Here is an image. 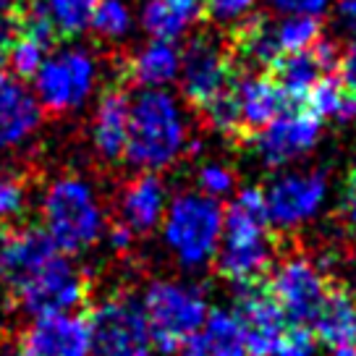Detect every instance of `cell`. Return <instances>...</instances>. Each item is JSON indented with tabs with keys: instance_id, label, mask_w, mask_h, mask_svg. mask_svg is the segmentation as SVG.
I'll return each instance as SVG.
<instances>
[{
	"instance_id": "d590c367",
	"label": "cell",
	"mask_w": 356,
	"mask_h": 356,
	"mask_svg": "<svg viewBox=\"0 0 356 356\" xmlns=\"http://www.w3.org/2000/svg\"><path fill=\"white\" fill-rule=\"evenodd\" d=\"M346 197L348 200H356V160L351 170H348V178H346Z\"/></svg>"
},
{
	"instance_id": "1f68e13d",
	"label": "cell",
	"mask_w": 356,
	"mask_h": 356,
	"mask_svg": "<svg viewBox=\"0 0 356 356\" xmlns=\"http://www.w3.org/2000/svg\"><path fill=\"white\" fill-rule=\"evenodd\" d=\"M22 37V24H19V16L16 11H6L0 13V68L8 66V58H11L13 47Z\"/></svg>"
},
{
	"instance_id": "ba28073f",
	"label": "cell",
	"mask_w": 356,
	"mask_h": 356,
	"mask_svg": "<svg viewBox=\"0 0 356 356\" xmlns=\"http://www.w3.org/2000/svg\"><path fill=\"white\" fill-rule=\"evenodd\" d=\"M267 286L286 314V323L312 327L317 312L323 307L325 293L330 289V280L325 278V273L312 259L293 254L280 259L270 270Z\"/></svg>"
},
{
	"instance_id": "4fadbf2b",
	"label": "cell",
	"mask_w": 356,
	"mask_h": 356,
	"mask_svg": "<svg viewBox=\"0 0 356 356\" xmlns=\"http://www.w3.org/2000/svg\"><path fill=\"white\" fill-rule=\"evenodd\" d=\"M265 204L270 222L280 228H296L312 220L327 200V176L323 170L286 173L267 184Z\"/></svg>"
},
{
	"instance_id": "d6986e66",
	"label": "cell",
	"mask_w": 356,
	"mask_h": 356,
	"mask_svg": "<svg viewBox=\"0 0 356 356\" xmlns=\"http://www.w3.org/2000/svg\"><path fill=\"white\" fill-rule=\"evenodd\" d=\"M129 92L123 84H113L100 95L97 113H95V147L105 160H121L126 155V142H129Z\"/></svg>"
},
{
	"instance_id": "3957f363",
	"label": "cell",
	"mask_w": 356,
	"mask_h": 356,
	"mask_svg": "<svg viewBox=\"0 0 356 356\" xmlns=\"http://www.w3.org/2000/svg\"><path fill=\"white\" fill-rule=\"evenodd\" d=\"M44 231L66 254L92 246L102 234V207L87 181L66 176L56 181L44 197Z\"/></svg>"
},
{
	"instance_id": "30bf717a",
	"label": "cell",
	"mask_w": 356,
	"mask_h": 356,
	"mask_svg": "<svg viewBox=\"0 0 356 356\" xmlns=\"http://www.w3.org/2000/svg\"><path fill=\"white\" fill-rule=\"evenodd\" d=\"M95 84V60L84 50H63L53 58H44L40 71L34 74V87L42 108L50 115L79 108L87 100Z\"/></svg>"
},
{
	"instance_id": "7c38bea8",
	"label": "cell",
	"mask_w": 356,
	"mask_h": 356,
	"mask_svg": "<svg viewBox=\"0 0 356 356\" xmlns=\"http://www.w3.org/2000/svg\"><path fill=\"white\" fill-rule=\"evenodd\" d=\"M320 131L323 121L304 105H296L267 123L265 129H259L254 136H249V145L254 147L265 165L278 168L307 155L320 142Z\"/></svg>"
},
{
	"instance_id": "4316f807",
	"label": "cell",
	"mask_w": 356,
	"mask_h": 356,
	"mask_svg": "<svg viewBox=\"0 0 356 356\" xmlns=\"http://www.w3.org/2000/svg\"><path fill=\"white\" fill-rule=\"evenodd\" d=\"M100 37L115 40L131 29V11L126 6V0H97V8L89 24Z\"/></svg>"
},
{
	"instance_id": "9c48e42d",
	"label": "cell",
	"mask_w": 356,
	"mask_h": 356,
	"mask_svg": "<svg viewBox=\"0 0 356 356\" xmlns=\"http://www.w3.org/2000/svg\"><path fill=\"white\" fill-rule=\"evenodd\" d=\"M89 341L95 356H129L149 341L145 307L134 296H115L87 309Z\"/></svg>"
},
{
	"instance_id": "cb8c5ba5",
	"label": "cell",
	"mask_w": 356,
	"mask_h": 356,
	"mask_svg": "<svg viewBox=\"0 0 356 356\" xmlns=\"http://www.w3.org/2000/svg\"><path fill=\"white\" fill-rule=\"evenodd\" d=\"M204 13V0H147L142 24L155 40L173 42Z\"/></svg>"
},
{
	"instance_id": "74e56055",
	"label": "cell",
	"mask_w": 356,
	"mask_h": 356,
	"mask_svg": "<svg viewBox=\"0 0 356 356\" xmlns=\"http://www.w3.org/2000/svg\"><path fill=\"white\" fill-rule=\"evenodd\" d=\"M13 3H16V0H0V13L11 11V8H13Z\"/></svg>"
},
{
	"instance_id": "5b68a950",
	"label": "cell",
	"mask_w": 356,
	"mask_h": 356,
	"mask_svg": "<svg viewBox=\"0 0 356 356\" xmlns=\"http://www.w3.org/2000/svg\"><path fill=\"white\" fill-rule=\"evenodd\" d=\"M220 204L204 194L178 197L165 218V238L186 265L210 262L220 244Z\"/></svg>"
},
{
	"instance_id": "7402d4cb",
	"label": "cell",
	"mask_w": 356,
	"mask_h": 356,
	"mask_svg": "<svg viewBox=\"0 0 356 356\" xmlns=\"http://www.w3.org/2000/svg\"><path fill=\"white\" fill-rule=\"evenodd\" d=\"M184 356H249L244 330L231 312H207V320L184 343Z\"/></svg>"
},
{
	"instance_id": "44dd1931",
	"label": "cell",
	"mask_w": 356,
	"mask_h": 356,
	"mask_svg": "<svg viewBox=\"0 0 356 356\" xmlns=\"http://www.w3.org/2000/svg\"><path fill=\"white\" fill-rule=\"evenodd\" d=\"M165 210V189L160 178L142 173L126 184L121 194V225L131 234H152Z\"/></svg>"
},
{
	"instance_id": "277c9868",
	"label": "cell",
	"mask_w": 356,
	"mask_h": 356,
	"mask_svg": "<svg viewBox=\"0 0 356 356\" xmlns=\"http://www.w3.org/2000/svg\"><path fill=\"white\" fill-rule=\"evenodd\" d=\"M149 338L163 354H173L207 320V301L197 289L181 283H152L145 296Z\"/></svg>"
},
{
	"instance_id": "4dcf8cb0",
	"label": "cell",
	"mask_w": 356,
	"mask_h": 356,
	"mask_svg": "<svg viewBox=\"0 0 356 356\" xmlns=\"http://www.w3.org/2000/svg\"><path fill=\"white\" fill-rule=\"evenodd\" d=\"M254 0H204V13L207 19L218 24L241 22L246 13L252 11Z\"/></svg>"
},
{
	"instance_id": "5bb4252c",
	"label": "cell",
	"mask_w": 356,
	"mask_h": 356,
	"mask_svg": "<svg viewBox=\"0 0 356 356\" xmlns=\"http://www.w3.org/2000/svg\"><path fill=\"white\" fill-rule=\"evenodd\" d=\"M338 58H341L338 44L330 40H320L307 50L278 56L267 66L265 74L289 95L293 105H304L309 92L325 76L338 74Z\"/></svg>"
},
{
	"instance_id": "6da1fadb",
	"label": "cell",
	"mask_w": 356,
	"mask_h": 356,
	"mask_svg": "<svg viewBox=\"0 0 356 356\" xmlns=\"http://www.w3.org/2000/svg\"><path fill=\"white\" fill-rule=\"evenodd\" d=\"M278 241L270 234V215H267L262 189L238 191L222 218V244L215 252L218 273L236 286L267 280L275 267Z\"/></svg>"
},
{
	"instance_id": "e0dca14e",
	"label": "cell",
	"mask_w": 356,
	"mask_h": 356,
	"mask_svg": "<svg viewBox=\"0 0 356 356\" xmlns=\"http://www.w3.org/2000/svg\"><path fill=\"white\" fill-rule=\"evenodd\" d=\"M22 341L37 356H89L92 341L87 312L40 317Z\"/></svg>"
},
{
	"instance_id": "8fae6325",
	"label": "cell",
	"mask_w": 356,
	"mask_h": 356,
	"mask_svg": "<svg viewBox=\"0 0 356 356\" xmlns=\"http://www.w3.org/2000/svg\"><path fill=\"white\" fill-rule=\"evenodd\" d=\"M56 252L58 246L44 225H22V220L0 222V286L16 293L24 280L53 259Z\"/></svg>"
},
{
	"instance_id": "f1b7e54d",
	"label": "cell",
	"mask_w": 356,
	"mask_h": 356,
	"mask_svg": "<svg viewBox=\"0 0 356 356\" xmlns=\"http://www.w3.org/2000/svg\"><path fill=\"white\" fill-rule=\"evenodd\" d=\"M26 202V181L13 173L0 176V222L19 220Z\"/></svg>"
},
{
	"instance_id": "f546056e",
	"label": "cell",
	"mask_w": 356,
	"mask_h": 356,
	"mask_svg": "<svg viewBox=\"0 0 356 356\" xmlns=\"http://www.w3.org/2000/svg\"><path fill=\"white\" fill-rule=\"evenodd\" d=\"M200 189L204 191V197H225L236 189V176L234 170H228L225 165L210 163L200 170Z\"/></svg>"
},
{
	"instance_id": "52a82bcc",
	"label": "cell",
	"mask_w": 356,
	"mask_h": 356,
	"mask_svg": "<svg viewBox=\"0 0 356 356\" xmlns=\"http://www.w3.org/2000/svg\"><path fill=\"white\" fill-rule=\"evenodd\" d=\"M181 92L194 111H204L212 100H218L238 76L234 58L225 40H215L200 34L191 40L181 58Z\"/></svg>"
},
{
	"instance_id": "484cf974",
	"label": "cell",
	"mask_w": 356,
	"mask_h": 356,
	"mask_svg": "<svg viewBox=\"0 0 356 356\" xmlns=\"http://www.w3.org/2000/svg\"><path fill=\"white\" fill-rule=\"evenodd\" d=\"M58 37H76L92 24L97 0H42Z\"/></svg>"
},
{
	"instance_id": "d6a6232c",
	"label": "cell",
	"mask_w": 356,
	"mask_h": 356,
	"mask_svg": "<svg viewBox=\"0 0 356 356\" xmlns=\"http://www.w3.org/2000/svg\"><path fill=\"white\" fill-rule=\"evenodd\" d=\"M267 3L289 16H314V19H320L330 6V0H267Z\"/></svg>"
},
{
	"instance_id": "8d00e7d4",
	"label": "cell",
	"mask_w": 356,
	"mask_h": 356,
	"mask_svg": "<svg viewBox=\"0 0 356 356\" xmlns=\"http://www.w3.org/2000/svg\"><path fill=\"white\" fill-rule=\"evenodd\" d=\"M16 356H37V354H34L32 348H29V346H26V343L22 341V346H19V351H16Z\"/></svg>"
},
{
	"instance_id": "83f0119b",
	"label": "cell",
	"mask_w": 356,
	"mask_h": 356,
	"mask_svg": "<svg viewBox=\"0 0 356 356\" xmlns=\"http://www.w3.org/2000/svg\"><path fill=\"white\" fill-rule=\"evenodd\" d=\"M317 335L309 325H286L273 356H317Z\"/></svg>"
},
{
	"instance_id": "f35d334b",
	"label": "cell",
	"mask_w": 356,
	"mask_h": 356,
	"mask_svg": "<svg viewBox=\"0 0 356 356\" xmlns=\"http://www.w3.org/2000/svg\"><path fill=\"white\" fill-rule=\"evenodd\" d=\"M129 356H147V351L142 348V351H134V354H129Z\"/></svg>"
},
{
	"instance_id": "ffe728a7",
	"label": "cell",
	"mask_w": 356,
	"mask_h": 356,
	"mask_svg": "<svg viewBox=\"0 0 356 356\" xmlns=\"http://www.w3.org/2000/svg\"><path fill=\"white\" fill-rule=\"evenodd\" d=\"M40 123V105L32 95L16 81L0 71V152L8 147L24 142Z\"/></svg>"
},
{
	"instance_id": "ac0fdd59",
	"label": "cell",
	"mask_w": 356,
	"mask_h": 356,
	"mask_svg": "<svg viewBox=\"0 0 356 356\" xmlns=\"http://www.w3.org/2000/svg\"><path fill=\"white\" fill-rule=\"evenodd\" d=\"M312 330L317 341L330 348L333 356H354L356 354V293L341 286H333L325 293V301Z\"/></svg>"
},
{
	"instance_id": "d4e9b609",
	"label": "cell",
	"mask_w": 356,
	"mask_h": 356,
	"mask_svg": "<svg viewBox=\"0 0 356 356\" xmlns=\"http://www.w3.org/2000/svg\"><path fill=\"white\" fill-rule=\"evenodd\" d=\"M270 40L275 47V56L299 53L323 40V24L314 16H286L280 22L270 19Z\"/></svg>"
},
{
	"instance_id": "2e32d148",
	"label": "cell",
	"mask_w": 356,
	"mask_h": 356,
	"mask_svg": "<svg viewBox=\"0 0 356 356\" xmlns=\"http://www.w3.org/2000/svg\"><path fill=\"white\" fill-rule=\"evenodd\" d=\"M236 105H238L241 142H249V136H254L270 121L296 108L289 100V95L267 74H238L236 76Z\"/></svg>"
},
{
	"instance_id": "e575fe53",
	"label": "cell",
	"mask_w": 356,
	"mask_h": 356,
	"mask_svg": "<svg viewBox=\"0 0 356 356\" xmlns=\"http://www.w3.org/2000/svg\"><path fill=\"white\" fill-rule=\"evenodd\" d=\"M338 19L346 29L356 32V0H338Z\"/></svg>"
},
{
	"instance_id": "8992f818",
	"label": "cell",
	"mask_w": 356,
	"mask_h": 356,
	"mask_svg": "<svg viewBox=\"0 0 356 356\" xmlns=\"http://www.w3.org/2000/svg\"><path fill=\"white\" fill-rule=\"evenodd\" d=\"M16 296L22 301V309L37 317L66 314L71 309L87 312L92 307L87 275L58 254L24 280Z\"/></svg>"
},
{
	"instance_id": "603a6c76",
	"label": "cell",
	"mask_w": 356,
	"mask_h": 356,
	"mask_svg": "<svg viewBox=\"0 0 356 356\" xmlns=\"http://www.w3.org/2000/svg\"><path fill=\"white\" fill-rule=\"evenodd\" d=\"M178 66H181V53L176 50V44L155 40L123 63V81L147 89L163 87L178 76Z\"/></svg>"
},
{
	"instance_id": "7a4b0ae2",
	"label": "cell",
	"mask_w": 356,
	"mask_h": 356,
	"mask_svg": "<svg viewBox=\"0 0 356 356\" xmlns=\"http://www.w3.org/2000/svg\"><path fill=\"white\" fill-rule=\"evenodd\" d=\"M184 142L186 126L170 95L160 89H147L131 102L129 142L123 155L129 157V163L145 170H160L181 155Z\"/></svg>"
},
{
	"instance_id": "836d02e7",
	"label": "cell",
	"mask_w": 356,
	"mask_h": 356,
	"mask_svg": "<svg viewBox=\"0 0 356 356\" xmlns=\"http://www.w3.org/2000/svg\"><path fill=\"white\" fill-rule=\"evenodd\" d=\"M338 79L346 89L356 92V32L351 34V40L341 50V58H338Z\"/></svg>"
},
{
	"instance_id": "9a60e30c",
	"label": "cell",
	"mask_w": 356,
	"mask_h": 356,
	"mask_svg": "<svg viewBox=\"0 0 356 356\" xmlns=\"http://www.w3.org/2000/svg\"><path fill=\"white\" fill-rule=\"evenodd\" d=\"M236 320L244 330V346L249 356H273L275 343L286 327V314L270 293L267 280L238 286Z\"/></svg>"
}]
</instances>
